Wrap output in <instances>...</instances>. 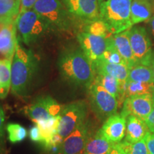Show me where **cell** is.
<instances>
[{"instance_id":"obj_1","label":"cell","mask_w":154,"mask_h":154,"mask_svg":"<svg viewBox=\"0 0 154 154\" xmlns=\"http://www.w3.org/2000/svg\"><path fill=\"white\" fill-rule=\"evenodd\" d=\"M61 76L71 84L88 86L96 76L94 63L81 48L63 51L58 59Z\"/></svg>"},{"instance_id":"obj_2","label":"cell","mask_w":154,"mask_h":154,"mask_svg":"<svg viewBox=\"0 0 154 154\" xmlns=\"http://www.w3.org/2000/svg\"><path fill=\"white\" fill-rule=\"evenodd\" d=\"M37 66L38 61L33 52L21 46L18 39L11 68V88L13 94L18 96L27 94Z\"/></svg>"},{"instance_id":"obj_3","label":"cell","mask_w":154,"mask_h":154,"mask_svg":"<svg viewBox=\"0 0 154 154\" xmlns=\"http://www.w3.org/2000/svg\"><path fill=\"white\" fill-rule=\"evenodd\" d=\"M99 20L111 34L129 29L134 25L131 19L132 0H98Z\"/></svg>"},{"instance_id":"obj_4","label":"cell","mask_w":154,"mask_h":154,"mask_svg":"<svg viewBox=\"0 0 154 154\" xmlns=\"http://www.w3.org/2000/svg\"><path fill=\"white\" fill-rule=\"evenodd\" d=\"M16 26L18 38L28 45L39 39L51 28L33 9L19 13L16 19Z\"/></svg>"},{"instance_id":"obj_5","label":"cell","mask_w":154,"mask_h":154,"mask_svg":"<svg viewBox=\"0 0 154 154\" xmlns=\"http://www.w3.org/2000/svg\"><path fill=\"white\" fill-rule=\"evenodd\" d=\"M33 9L51 28L67 30L72 22V14L61 0H38Z\"/></svg>"},{"instance_id":"obj_6","label":"cell","mask_w":154,"mask_h":154,"mask_svg":"<svg viewBox=\"0 0 154 154\" xmlns=\"http://www.w3.org/2000/svg\"><path fill=\"white\" fill-rule=\"evenodd\" d=\"M90 105L94 113L100 120H106L116 114L119 102L95 79L87 86Z\"/></svg>"},{"instance_id":"obj_7","label":"cell","mask_w":154,"mask_h":154,"mask_svg":"<svg viewBox=\"0 0 154 154\" xmlns=\"http://www.w3.org/2000/svg\"><path fill=\"white\" fill-rule=\"evenodd\" d=\"M88 104L84 100H79L67 104L59 113L57 133L63 138H66L87 118Z\"/></svg>"},{"instance_id":"obj_8","label":"cell","mask_w":154,"mask_h":154,"mask_svg":"<svg viewBox=\"0 0 154 154\" xmlns=\"http://www.w3.org/2000/svg\"><path fill=\"white\" fill-rule=\"evenodd\" d=\"M128 36L136 64L149 66L153 48L147 29L142 26H133L128 29Z\"/></svg>"},{"instance_id":"obj_9","label":"cell","mask_w":154,"mask_h":154,"mask_svg":"<svg viewBox=\"0 0 154 154\" xmlns=\"http://www.w3.org/2000/svg\"><path fill=\"white\" fill-rule=\"evenodd\" d=\"M93 134L91 123L86 119L72 134L63 139L57 154H83L86 144Z\"/></svg>"},{"instance_id":"obj_10","label":"cell","mask_w":154,"mask_h":154,"mask_svg":"<svg viewBox=\"0 0 154 154\" xmlns=\"http://www.w3.org/2000/svg\"><path fill=\"white\" fill-rule=\"evenodd\" d=\"M63 107L50 96H39L26 109V113L34 122L47 120L59 115Z\"/></svg>"},{"instance_id":"obj_11","label":"cell","mask_w":154,"mask_h":154,"mask_svg":"<svg viewBox=\"0 0 154 154\" xmlns=\"http://www.w3.org/2000/svg\"><path fill=\"white\" fill-rule=\"evenodd\" d=\"M110 37V36H109ZM109 37L84 31L77 35L80 48L93 62L101 59L107 47Z\"/></svg>"},{"instance_id":"obj_12","label":"cell","mask_w":154,"mask_h":154,"mask_svg":"<svg viewBox=\"0 0 154 154\" xmlns=\"http://www.w3.org/2000/svg\"><path fill=\"white\" fill-rule=\"evenodd\" d=\"M153 102L151 94L127 97L123 104L121 114L126 119L128 116L134 115L145 121L151 113Z\"/></svg>"},{"instance_id":"obj_13","label":"cell","mask_w":154,"mask_h":154,"mask_svg":"<svg viewBox=\"0 0 154 154\" xmlns=\"http://www.w3.org/2000/svg\"><path fill=\"white\" fill-rule=\"evenodd\" d=\"M72 16L88 23L99 20L98 0H61Z\"/></svg>"},{"instance_id":"obj_14","label":"cell","mask_w":154,"mask_h":154,"mask_svg":"<svg viewBox=\"0 0 154 154\" xmlns=\"http://www.w3.org/2000/svg\"><path fill=\"white\" fill-rule=\"evenodd\" d=\"M16 20L0 22V59L12 61L18 38H17Z\"/></svg>"},{"instance_id":"obj_15","label":"cell","mask_w":154,"mask_h":154,"mask_svg":"<svg viewBox=\"0 0 154 154\" xmlns=\"http://www.w3.org/2000/svg\"><path fill=\"white\" fill-rule=\"evenodd\" d=\"M99 130L108 140L119 143L126 135V118L121 113L113 114L105 121Z\"/></svg>"},{"instance_id":"obj_16","label":"cell","mask_w":154,"mask_h":154,"mask_svg":"<svg viewBox=\"0 0 154 154\" xmlns=\"http://www.w3.org/2000/svg\"><path fill=\"white\" fill-rule=\"evenodd\" d=\"M109 40L124 59L128 68H131L136 64L131 46L128 29L121 33L112 34L109 38Z\"/></svg>"},{"instance_id":"obj_17","label":"cell","mask_w":154,"mask_h":154,"mask_svg":"<svg viewBox=\"0 0 154 154\" xmlns=\"http://www.w3.org/2000/svg\"><path fill=\"white\" fill-rule=\"evenodd\" d=\"M149 132L145 121L134 115H130L126 119V130L125 140L128 143H134L143 139Z\"/></svg>"},{"instance_id":"obj_18","label":"cell","mask_w":154,"mask_h":154,"mask_svg":"<svg viewBox=\"0 0 154 154\" xmlns=\"http://www.w3.org/2000/svg\"><path fill=\"white\" fill-rule=\"evenodd\" d=\"M154 14V0H132L131 19L133 25L147 22Z\"/></svg>"},{"instance_id":"obj_19","label":"cell","mask_w":154,"mask_h":154,"mask_svg":"<svg viewBox=\"0 0 154 154\" xmlns=\"http://www.w3.org/2000/svg\"><path fill=\"white\" fill-rule=\"evenodd\" d=\"M94 79L101 84L109 94L114 96L119 102V105L121 103L124 104V102L126 99L125 86L126 82L121 84L114 77L100 73H96Z\"/></svg>"},{"instance_id":"obj_20","label":"cell","mask_w":154,"mask_h":154,"mask_svg":"<svg viewBox=\"0 0 154 154\" xmlns=\"http://www.w3.org/2000/svg\"><path fill=\"white\" fill-rule=\"evenodd\" d=\"M94 63L95 66L96 73H100L114 77L121 84H124L128 80L129 68L126 65L109 63L101 59L96 61Z\"/></svg>"},{"instance_id":"obj_21","label":"cell","mask_w":154,"mask_h":154,"mask_svg":"<svg viewBox=\"0 0 154 154\" xmlns=\"http://www.w3.org/2000/svg\"><path fill=\"white\" fill-rule=\"evenodd\" d=\"M115 143L105 138L99 130L91 135L84 149V154H107Z\"/></svg>"},{"instance_id":"obj_22","label":"cell","mask_w":154,"mask_h":154,"mask_svg":"<svg viewBox=\"0 0 154 154\" xmlns=\"http://www.w3.org/2000/svg\"><path fill=\"white\" fill-rule=\"evenodd\" d=\"M59 119H60V116L58 115L57 116L51 117L47 120L38 121L34 122L40 129L42 139H43L42 145L44 146V148L47 146L53 136L57 134Z\"/></svg>"},{"instance_id":"obj_23","label":"cell","mask_w":154,"mask_h":154,"mask_svg":"<svg viewBox=\"0 0 154 154\" xmlns=\"http://www.w3.org/2000/svg\"><path fill=\"white\" fill-rule=\"evenodd\" d=\"M21 0H0V22L16 20L20 11Z\"/></svg>"},{"instance_id":"obj_24","label":"cell","mask_w":154,"mask_h":154,"mask_svg":"<svg viewBox=\"0 0 154 154\" xmlns=\"http://www.w3.org/2000/svg\"><path fill=\"white\" fill-rule=\"evenodd\" d=\"M12 61L0 59V99L8 95L11 88V68Z\"/></svg>"},{"instance_id":"obj_25","label":"cell","mask_w":154,"mask_h":154,"mask_svg":"<svg viewBox=\"0 0 154 154\" xmlns=\"http://www.w3.org/2000/svg\"><path fill=\"white\" fill-rule=\"evenodd\" d=\"M127 81L154 84L153 71L149 66L143 64H136L129 68Z\"/></svg>"},{"instance_id":"obj_26","label":"cell","mask_w":154,"mask_h":154,"mask_svg":"<svg viewBox=\"0 0 154 154\" xmlns=\"http://www.w3.org/2000/svg\"><path fill=\"white\" fill-rule=\"evenodd\" d=\"M153 84H151V83L127 81L126 86H125L126 99L127 97H129L131 96L151 94Z\"/></svg>"},{"instance_id":"obj_27","label":"cell","mask_w":154,"mask_h":154,"mask_svg":"<svg viewBox=\"0 0 154 154\" xmlns=\"http://www.w3.org/2000/svg\"><path fill=\"white\" fill-rule=\"evenodd\" d=\"M8 139L11 143H20L26 138L27 136V131L22 125L16 123H10L6 127Z\"/></svg>"},{"instance_id":"obj_28","label":"cell","mask_w":154,"mask_h":154,"mask_svg":"<svg viewBox=\"0 0 154 154\" xmlns=\"http://www.w3.org/2000/svg\"><path fill=\"white\" fill-rule=\"evenodd\" d=\"M109 38H108L107 39L106 49L105 50L104 53H103V54L102 55L101 59H103V61H106V62H109V63L126 65L124 59H123L122 57L120 55V54L117 51V50L115 49L114 47H113L112 44H111V42H109Z\"/></svg>"},{"instance_id":"obj_29","label":"cell","mask_w":154,"mask_h":154,"mask_svg":"<svg viewBox=\"0 0 154 154\" xmlns=\"http://www.w3.org/2000/svg\"><path fill=\"white\" fill-rule=\"evenodd\" d=\"M129 154H149L145 139L130 144Z\"/></svg>"},{"instance_id":"obj_30","label":"cell","mask_w":154,"mask_h":154,"mask_svg":"<svg viewBox=\"0 0 154 154\" xmlns=\"http://www.w3.org/2000/svg\"><path fill=\"white\" fill-rule=\"evenodd\" d=\"M130 144L126 140L116 143L107 154H129Z\"/></svg>"},{"instance_id":"obj_31","label":"cell","mask_w":154,"mask_h":154,"mask_svg":"<svg viewBox=\"0 0 154 154\" xmlns=\"http://www.w3.org/2000/svg\"><path fill=\"white\" fill-rule=\"evenodd\" d=\"M5 116L2 107L0 106V154L4 151L5 145Z\"/></svg>"},{"instance_id":"obj_32","label":"cell","mask_w":154,"mask_h":154,"mask_svg":"<svg viewBox=\"0 0 154 154\" xmlns=\"http://www.w3.org/2000/svg\"><path fill=\"white\" fill-rule=\"evenodd\" d=\"M29 135L30 139L32 141L36 142V143H39L41 144L42 143L43 139H42L41 132H40V129L38 126L36 124L30 128Z\"/></svg>"},{"instance_id":"obj_33","label":"cell","mask_w":154,"mask_h":154,"mask_svg":"<svg viewBox=\"0 0 154 154\" xmlns=\"http://www.w3.org/2000/svg\"><path fill=\"white\" fill-rule=\"evenodd\" d=\"M149 154H154V133L149 132L144 138Z\"/></svg>"},{"instance_id":"obj_34","label":"cell","mask_w":154,"mask_h":154,"mask_svg":"<svg viewBox=\"0 0 154 154\" xmlns=\"http://www.w3.org/2000/svg\"><path fill=\"white\" fill-rule=\"evenodd\" d=\"M38 0H21V7L19 13L33 9L34 6Z\"/></svg>"},{"instance_id":"obj_35","label":"cell","mask_w":154,"mask_h":154,"mask_svg":"<svg viewBox=\"0 0 154 154\" xmlns=\"http://www.w3.org/2000/svg\"><path fill=\"white\" fill-rule=\"evenodd\" d=\"M145 122L147 124L149 131L154 133V102L151 113H149V115L146 118Z\"/></svg>"},{"instance_id":"obj_36","label":"cell","mask_w":154,"mask_h":154,"mask_svg":"<svg viewBox=\"0 0 154 154\" xmlns=\"http://www.w3.org/2000/svg\"><path fill=\"white\" fill-rule=\"evenodd\" d=\"M146 22L148 24V29H149V32H149L150 37L151 36L154 41V14L149 21H147Z\"/></svg>"},{"instance_id":"obj_37","label":"cell","mask_w":154,"mask_h":154,"mask_svg":"<svg viewBox=\"0 0 154 154\" xmlns=\"http://www.w3.org/2000/svg\"><path fill=\"white\" fill-rule=\"evenodd\" d=\"M150 67H151L152 71H153V76H154V49H153V52H152L151 57V61H150Z\"/></svg>"},{"instance_id":"obj_38","label":"cell","mask_w":154,"mask_h":154,"mask_svg":"<svg viewBox=\"0 0 154 154\" xmlns=\"http://www.w3.org/2000/svg\"><path fill=\"white\" fill-rule=\"evenodd\" d=\"M151 94H152V96H153V101H154V84H153V88H152V91H151Z\"/></svg>"}]
</instances>
